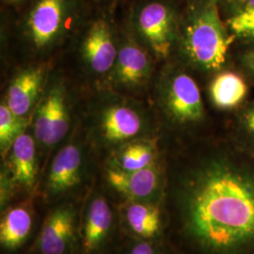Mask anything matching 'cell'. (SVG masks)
Masks as SVG:
<instances>
[{"instance_id": "obj_9", "label": "cell", "mask_w": 254, "mask_h": 254, "mask_svg": "<svg viewBox=\"0 0 254 254\" xmlns=\"http://www.w3.org/2000/svg\"><path fill=\"white\" fill-rule=\"evenodd\" d=\"M44 208L36 196L12 202L1 211L0 249L2 254H26L33 244Z\"/></svg>"}, {"instance_id": "obj_20", "label": "cell", "mask_w": 254, "mask_h": 254, "mask_svg": "<svg viewBox=\"0 0 254 254\" xmlns=\"http://www.w3.org/2000/svg\"><path fill=\"white\" fill-rule=\"evenodd\" d=\"M51 92L53 95V115L48 137L44 147L45 149L53 148L61 143L68 134L70 128V121L64 91L60 88H55Z\"/></svg>"}, {"instance_id": "obj_22", "label": "cell", "mask_w": 254, "mask_h": 254, "mask_svg": "<svg viewBox=\"0 0 254 254\" xmlns=\"http://www.w3.org/2000/svg\"><path fill=\"white\" fill-rule=\"evenodd\" d=\"M225 23L228 30L236 40L243 44L254 45V10L229 16Z\"/></svg>"}, {"instance_id": "obj_4", "label": "cell", "mask_w": 254, "mask_h": 254, "mask_svg": "<svg viewBox=\"0 0 254 254\" xmlns=\"http://www.w3.org/2000/svg\"><path fill=\"white\" fill-rule=\"evenodd\" d=\"M83 199H67L47 206L36 238L26 254H79Z\"/></svg>"}, {"instance_id": "obj_8", "label": "cell", "mask_w": 254, "mask_h": 254, "mask_svg": "<svg viewBox=\"0 0 254 254\" xmlns=\"http://www.w3.org/2000/svg\"><path fill=\"white\" fill-rule=\"evenodd\" d=\"M164 111L175 127L187 128L204 120V106L195 79L181 68L168 71L161 86Z\"/></svg>"}, {"instance_id": "obj_21", "label": "cell", "mask_w": 254, "mask_h": 254, "mask_svg": "<svg viewBox=\"0 0 254 254\" xmlns=\"http://www.w3.org/2000/svg\"><path fill=\"white\" fill-rule=\"evenodd\" d=\"M27 119L15 115L7 105L0 106V151L5 156L15 139L25 132Z\"/></svg>"}, {"instance_id": "obj_16", "label": "cell", "mask_w": 254, "mask_h": 254, "mask_svg": "<svg viewBox=\"0 0 254 254\" xmlns=\"http://www.w3.org/2000/svg\"><path fill=\"white\" fill-rule=\"evenodd\" d=\"M249 93L245 76L233 70H222L216 73L209 87L212 103L220 110L240 108Z\"/></svg>"}, {"instance_id": "obj_11", "label": "cell", "mask_w": 254, "mask_h": 254, "mask_svg": "<svg viewBox=\"0 0 254 254\" xmlns=\"http://www.w3.org/2000/svg\"><path fill=\"white\" fill-rule=\"evenodd\" d=\"M137 26L154 53L167 58L178 35V25L173 9L162 2H151L140 9Z\"/></svg>"}, {"instance_id": "obj_25", "label": "cell", "mask_w": 254, "mask_h": 254, "mask_svg": "<svg viewBox=\"0 0 254 254\" xmlns=\"http://www.w3.org/2000/svg\"><path fill=\"white\" fill-rule=\"evenodd\" d=\"M221 10H225L229 16L244 11L254 10V0H218Z\"/></svg>"}, {"instance_id": "obj_18", "label": "cell", "mask_w": 254, "mask_h": 254, "mask_svg": "<svg viewBox=\"0 0 254 254\" xmlns=\"http://www.w3.org/2000/svg\"><path fill=\"white\" fill-rule=\"evenodd\" d=\"M150 73V62L145 52L135 45L124 46L117 57L119 81L137 85L145 80Z\"/></svg>"}, {"instance_id": "obj_23", "label": "cell", "mask_w": 254, "mask_h": 254, "mask_svg": "<svg viewBox=\"0 0 254 254\" xmlns=\"http://www.w3.org/2000/svg\"><path fill=\"white\" fill-rule=\"evenodd\" d=\"M116 254H172L167 242H149L125 237Z\"/></svg>"}, {"instance_id": "obj_7", "label": "cell", "mask_w": 254, "mask_h": 254, "mask_svg": "<svg viewBox=\"0 0 254 254\" xmlns=\"http://www.w3.org/2000/svg\"><path fill=\"white\" fill-rule=\"evenodd\" d=\"M103 188L117 204L124 201L161 202L166 190V168L159 163L127 172L107 165Z\"/></svg>"}, {"instance_id": "obj_6", "label": "cell", "mask_w": 254, "mask_h": 254, "mask_svg": "<svg viewBox=\"0 0 254 254\" xmlns=\"http://www.w3.org/2000/svg\"><path fill=\"white\" fill-rule=\"evenodd\" d=\"M5 157L8 161L6 170L1 173V198L15 202L37 197L39 170L36 138L24 132L15 139Z\"/></svg>"}, {"instance_id": "obj_27", "label": "cell", "mask_w": 254, "mask_h": 254, "mask_svg": "<svg viewBox=\"0 0 254 254\" xmlns=\"http://www.w3.org/2000/svg\"><path fill=\"white\" fill-rule=\"evenodd\" d=\"M7 1H18V0H7Z\"/></svg>"}, {"instance_id": "obj_14", "label": "cell", "mask_w": 254, "mask_h": 254, "mask_svg": "<svg viewBox=\"0 0 254 254\" xmlns=\"http://www.w3.org/2000/svg\"><path fill=\"white\" fill-rule=\"evenodd\" d=\"M159 163L161 162L156 139L136 138L113 151L107 165L123 171L135 172Z\"/></svg>"}, {"instance_id": "obj_5", "label": "cell", "mask_w": 254, "mask_h": 254, "mask_svg": "<svg viewBox=\"0 0 254 254\" xmlns=\"http://www.w3.org/2000/svg\"><path fill=\"white\" fill-rule=\"evenodd\" d=\"M85 160L80 144L70 142L61 148L49 165L46 179L39 186L37 198L46 208L60 200L84 199Z\"/></svg>"}, {"instance_id": "obj_26", "label": "cell", "mask_w": 254, "mask_h": 254, "mask_svg": "<svg viewBox=\"0 0 254 254\" xmlns=\"http://www.w3.org/2000/svg\"><path fill=\"white\" fill-rule=\"evenodd\" d=\"M170 249H171V252H172V254H183V253H180V252H178V251H176V250H174L173 248H171L170 247Z\"/></svg>"}, {"instance_id": "obj_17", "label": "cell", "mask_w": 254, "mask_h": 254, "mask_svg": "<svg viewBox=\"0 0 254 254\" xmlns=\"http://www.w3.org/2000/svg\"><path fill=\"white\" fill-rule=\"evenodd\" d=\"M44 79L42 69H29L19 73L11 82L7 95V106L15 115L23 117L36 101Z\"/></svg>"}, {"instance_id": "obj_10", "label": "cell", "mask_w": 254, "mask_h": 254, "mask_svg": "<svg viewBox=\"0 0 254 254\" xmlns=\"http://www.w3.org/2000/svg\"><path fill=\"white\" fill-rule=\"evenodd\" d=\"M124 235L137 240L166 242L168 218L164 201H124L118 204Z\"/></svg>"}, {"instance_id": "obj_2", "label": "cell", "mask_w": 254, "mask_h": 254, "mask_svg": "<svg viewBox=\"0 0 254 254\" xmlns=\"http://www.w3.org/2000/svg\"><path fill=\"white\" fill-rule=\"evenodd\" d=\"M218 0H189L178 27L177 41L184 60L192 68L216 73L226 68L236 41L221 18Z\"/></svg>"}, {"instance_id": "obj_19", "label": "cell", "mask_w": 254, "mask_h": 254, "mask_svg": "<svg viewBox=\"0 0 254 254\" xmlns=\"http://www.w3.org/2000/svg\"><path fill=\"white\" fill-rule=\"evenodd\" d=\"M229 139L238 149L254 157V98L236 109Z\"/></svg>"}, {"instance_id": "obj_1", "label": "cell", "mask_w": 254, "mask_h": 254, "mask_svg": "<svg viewBox=\"0 0 254 254\" xmlns=\"http://www.w3.org/2000/svg\"><path fill=\"white\" fill-rule=\"evenodd\" d=\"M167 244L185 254H254V157L230 139L166 169Z\"/></svg>"}, {"instance_id": "obj_24", "label": "cell", "mask_w": 254, "mask_h": 254, "mask_svg": "<svg viewBox=\"0 0 254 254\" xmlns=\"http://www.w3.org/2000/svg\"><path fill=\"white\" fill-rule=\"evenodd\" d=\"M236 60L244 74L254 82V45L244 44L237 53Z\"/></svg>"}, {"instance_id": "obj_13", "label": "cell", "mask_w": 254, "mask_h": 254, "mask_svg": "<svg viewBox=\"0 0 254 254\" xmlns=\"http://www.w3.org/2000/svg\"><path fill=\"white\" fill-rule=\"evenodd\" d=\"M142 129V122L136 112L125 106L107 109L100 123L101 142L107 146L124 145L136 139Z\"/></svg>"}, {"instance_id": "obj_3", "label": "cell", "mask_w": 254, "mask_h": 254, "mask_svg": "<svg viewBox=\"0 0 254 254\" xmlns=\"http://www.w3.org/2000/svg\"><path fill=\"white\" fill-rule=\"evenodd\" d=\"M125 237L118 204L104 188H91L82 201L79 254H116Z\"/></svg>"}, {"instance_id": "obj_12", "label": "cell", "mask_w": 254, "mask_h": 254, "mask_svg": "<svg viewBox=\"0 0 254 254\" xmlns=\"http://www.w3.org/2000/svg\"><path fill=\"white\" fill-rule=\"evenodd\" d=\"M67 0H39L30 11L27 26L38 47L49 45L64 26Z\"/></svg>"}, {"instance_id": "obj_15", "label": "cell", "mask_w": 254, "mask_h": 254, "mask_svg": "<svg viewBox=\"0 0 254 254\" xmlns=\"http://www.w3.org/2000/svg\"><path fill=\"white\" fill-rule=\"evenodd\" d=\"M83 53L90 67L96 73H106L113 66L117 51L105 21H96L91 26L83 44Z\"/></svg>"}]
</instances>
